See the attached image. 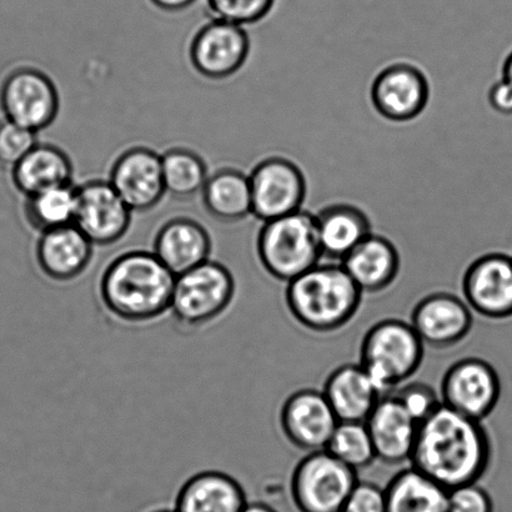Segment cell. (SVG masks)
Here are the masks:
<instances>
[{
	"label": "cell",
	"mask_w": 512,
	"mask_h": 512,
	"mask_svg": "<svg viewBox=\"0 0 512 512\" xmlns=\"http://www.w3.org/2000/svg\"><path fill=\"white\" fill-rule=\"evenodd\" d=\"M153 253L175 276L182 275L210 259L212 238L195 220L175 218L158 230Z\"/></svg>",
	"instance_id": "20"
},
{
	"label": "cell",
	"mask_w": 512,
	"mask_h": 512,
	"mask_svg": "<svg viewBox=\"0 0 512 512\" xmlns=\"http://www.w3.org/2000/svg\"><path fill=\"white\" fill-rule=\"evenodd\" d=\"M93 249V243L75 225H68L40 234L35 259L48 279L68 283L88 269Z\"/></svg>",
	"instance_id": "19"
},
{
	"label": "cell",
	"mask_w": 512,
	"mask_h": 512,
	"mask_svg": "<svg viewBox=\"0 0 512 512\" xmlns=\"http://www.w3.org/2000/svg\"><path fill=\"white\" fill-rule=\"evenodd\" d=\"M37 144V133L3 119L0 122V169L12 170Z\"/></svg>",
	"instance_id": "32"
},
{
	"label": "cell",
	"mask_w": 512,
	"mask_h": 512,
	"mask_svg": "<svg viewBox=\"0 0 512 512\" xmlns=\"http://www.w3.org/2000/svg\"><path fill=\"white\" fill-rule=\"evenodd\" d=\"M279 424L289 444L308 454L326 449L339 420L323 391L300 389L284 400Z\"/></svg>",
	"instance_id": "14"
},
{
	"label": "cell",
	"mask_w": 512,
	"mask_h": 512,
	"mask_svg": "<svg viewBox=\"0 0 512 512\" xmlns=\"http://www.w3.org/2000/svg\"><path fill=\"white\" fill-rule=\"evenodd\" d=\"M165 193L179 200L202 193L209 178L204 159L193 150L173 148L162 154Z\"/></svg>",
	"instance_id": "29"
},
{
	"label": "cell",
	"mask_w": 512,
	"mask_h": 512,
	"mask_svg": "<svg viewBox=\"0 0 512 512\" xmlns=\"http://www.w3.org/2000/svg\"><path fill=\"white\" fill-rule=\"evenodd\" d=\"M200 194L207 213L220 223H238L252 214L249 175L238 169L210 174Z\"/></svg>",
	"instance_id": "26"
},
{
	"label": "cell",
	"mask_w": 512,
	"mask_h": 512,
	"mask_svg": "<svg viewBox=\"0 0 512 512\" xmlns=\"http://www.w3.org/2000/svg\"><path fill=\"white\" fill-rule=\"evenodd\" d=\"M489 104L491 108L503 115H512V84L508 80L500 79L489 90Z\"/></svg>",
	"instance_id": "36"
},
{
	"label": "cell",
	"mask_w": 512,
	"mask_h": 512,
	"mask_svg": "<svg viewBox=\"0 0 512 512\" xmlns=\"http://www.w3.org/2000/svg\"><path fill=\"white\" fill-rule=\"evenodd\" d=\"M358 473L326 450L308 453L290 476V498L298 512H343Z\"/></svg>",
	"instance_id": "7"
},
{
	"label": "cell",
	"mask_w": 512,
	"mask_h": 512,
	"mask_svg": "<svg viewBox=\"0 0 512 512\" xmlns=\"http://www.w3.org/2000/svg\"><path fill=\"white\" fill-rule=\"evenodd\" d=\"M60 98L57 87L37 68L20 67L5 75L0 84V109L4 119L34 133L55 122Z\"/></svg>",
	"instance_id": "8"
},
{
	"label": "cell",
	"mask_w": 512,
	"mask_h": 512,
	"mask_svg": "<svg viewBox=\"0 0 512 512\" xmlns=\"http://www.w3.org/2000/svg\"><path fill=\"white\" fill-rule=\"evenodd\" d=\"M409 323L425 346L445 350L468 338L473 330L474 313L460 296L436 291L418 301Z\"/></svg>",
	"instance_id": "16"
},
{
	"label": "cell",
	"mask_w": 512,
	"mask_h": 512,
	"mask_svg": "<svg viewBox=\"0 0 512 512\" xmlns=\"http://www.w3.org/2000/svg\"><path fill=\"white\" fill-rule=\"evenodd\" d=\"M256 253L266 273L286 284L314 268L323 259L315 215L300 209L264 222Z\"/></svg>",
	"instance_id": "5"
},
{
	"label": "cell",
	"mask_w": 512,
	"mask_h": 512,
	"mask_svg": "<svg viewBox=\"0 0 512 512\" xmlns=\"http://www.w3.org/2000/svg\"><path fill=\"white\" fill-rule=\"evenodd\" d=\"M363 294H379L400 273V254L391 240L371 233L341 261Z\"/></svg>",
	"instance_id": "21"
},
{
	"label": "cell",
	"mask_w": 512,
	"mask_h": 512,
	"mask_svg": "<svg viewBox=\"0 0 512 512\" xmlns=\"http://www.w3.org/2000/svg\"><path fill=\"white\" fill-rule=\"evenodd\" d=\"M248 505L243 486L222 471H203L185 481L174 512H243Z\"/></svg>",
	"instance_id": "23"
},
{
	"label": "cell",
	"mask_w": 512,
	"mask_h": 512,
	"mask_svg": "<svg viewBox=\"0 0 512 512\" xmlns=\"http://www.w3.org/2000/svg\"><path fill=\"white\" fill-rule=\"evenodd\" d=\"M74 225L93 245L108 247L119 242L132 224V210L108 180H89L77 187Z\"/></svg>",
	"instance_id": "12"
},
{
	"label": "cell",
	"mask_w": 512,
	"mask_h": 512,
	"mask_svg": "<svg viewBox=\"0 0 512 512\" xmlns=\"http://www.w3.org/2000/svg\"><path fill=\"white\" fill-rule=\"evenodd\" d=\"M10 173L14 187L29 197L45 189L72 183L73 164L63 149L38 143Z\"/></svg>",
	"instance_id": "25"
},
{
	"label": "cell",
	"mask_w": 512,
	"mask_h": 512,
	"mask_svg": "<svg viewBox=\"0 0 512 512\" xmlns=\"http://www.w3.org/2000/svg\"><path fill=\"white\" fill-rule=\"evenodd\" d=\"M343 512H386L385 489L371 481H358Z\"/></svg>",
	"instance_id": "35"
},
{
	"label": "cell",
	"mask_w": 512,
	"mask_h": 512,
	"mask_svg": "<svg viewBox=\"0 0 512 512\" xmlns=\"http://www.w3.org/2000/svg\"><path fill=\"white\" fill-rule=\"evenodd\" d=\"M78 190L73 183L29 195L24 203L28 224L40 234L74 225Z\"/></svg>",
	"instance_id": "28"
},
{
	"label": "cell",
	"mask_w": 512,
	"mask_h": 512,
	"mask_svg": "<svg viewBox=\"0 0 512 512\" xmlns=\"http://www.w3.org/2000/svg\"><path fill=\"white\" fill-rule=\"evenodd\" d=\"M249 183L252 214L263 223L303 209L308 185L293 160L280 155L261 160L250 173Z\"/></svg>",
	"instance_id": "10"
},
{
	"label": "cell",
	"mask_w": 512,
	"mask_h": 512,
	"mask_svg": "<svg viewBox=\"0 0 512 512\" xmlns=\"http://www.w3.org/2000/svg\"><path fill=\"white\" fill-rule=\"evenodd\" d=\"M503 78L512 84V52L505 59L503 67Z\"/></svg>",
	"instance_id": "39"
},
{
	"label": "cell",
	"mask_w": 512,
	"mask_h": 512,
	"mask_svg": "<svg viewBox=\"0 0 512 512\" xmlns=\"http://www.w3.org/2000/svg\"><path fill=\"white\" fill-rule=\"evenodd\" d=\"M150 3L164 12H182L197 2V0H149Z\"/></svg>",
	"instance_id": "37"
},
{
	"label": "cell",
	"mask_w": 512,
	"mask_h": 512,
	"mask_svg": "<svg viewBox=\"0 0 512 512\" xmlns=\"http://www.w3.org/2000/svg\"><path fill=\"white\" fill-rule=\"evenodd\" d=\"M448 512H494L493 499L479 483L449 491Z\"/></svg>",
	"instance_id": "34"
},
{
	"label": "cell",
	"mask_w": 512,
	"mask_h": 512,
	"mask_svg": "<svg viewBox=\"0 0 512 512\" xmlns=\"http://www.w3.org/2000/svg\"><path fill=\"white\" fill-rule=\"evenodd\" d=\"M370 98L374 109L384 119L408 123L418 118L429 103V80L414 64H389L376 75Z\"/></svg>",
	"instance_id": "13"
},
{
	"label": "cell",
	"mask_w": 512,
	"mask_h": 512,
	"mask_svg": "<svg viewBox=\"0 0 512 512\" xmlns=\"http://www.w3.org/2000/svg\"><path fill=\"white\" fill-rule=\"evenodd\" d=\"M500 396L498 371L488 361L474 356L450 365L441 380V404L480 423L494 413Z\"/></svg>",
	"instance_id": "9"
},
{
	"label": "cell",
	"mask_w": 512,
	"mask_h": 512,
	"mask_svg": "<svg viewBox=\"0 0 512 512\" xmlns=\"http://www.w3.org/2000/svg\"><path fill=\"white\" fill-rule=\"evenodd\" d=\"M363 293L340 263L318 264L286 284L285 304L304 329L330 334L355 318Z\"/></svg>",
	"instance_id": "3"
},
{
	"label": "cell",
	"mask_w": 512,
	"mask_h": 512,
	"mask_svg": "<svg viewBox=\"0 0 512 512\" xmlns=\"http://www.w3.org/2000/svg\"><path fill=\"white\" fill-rule=\"evenodd\" d=\"M275 0H207L213 19L237 25L255 24L274 7Z\"/></svg>",
	"instance_id": "31"
},
{
	"label": "cell",
	"mask_w": 512,
	"mask_h": 512,
	"mask_svg": "<svg viewBox=\"0 0 512 512\" xmlns=\"http://www.w3.org/2000/svg\"><path fill=\"white\" fill-rule=\"evenodd\" d=\"M154 512H174V510H173V511H168V510H159V511H154Z\"/></svg>",
	"instance_id": "40"
},
{
	"label": "cell",
	"mask_w": 512,
	"mask_h": 512,
	"mask_svg": "<svg viewBox=\"0 0 512 512\" xmlns=\"http://www.w3.org/2000/svg\"><path fill=\"white\" fill-rule=\"evenodd\" d=\"M461 290L474 314L489 320L512 318V256H479L466 268Z\"/></svg>",
	"instance_id": "11"
},
{
	"label": "cell",
	"mask_w": 512,
	"mask_h": 512,
	"mask_svg": "<svg viewBox=\"0 0 512 512\" xmlns=\"http://www.w3.org/2000/svg\"><path fill=\"white\" fill-rule=\"evenodd\" d=\"M336 418L344 423H365L381 395L360 364L336 368L323 390Z\"/></svg>",
	"instance_id": "22"
},
{
	"label": "cell",
	"mask_w": 512,
	"mask_h": 512,
	"mask_svg": "<svg viewBox=\"0 0 512 512\" xmlns=\"http://www.w3.org/2000/svg\"><path fill=\"white\" fill-rule=\"evenodd\" d=\"M493 461V443L483 423L443 404L419 424L410 465L446 490L476 484Z\"/></svg>",
	"instance_id": "1"
},
{
	"label": "cell",
	"mask_w": 512,
	"mask_h": 512,
	"mask_svg": "<svg viewBox=\"0 0 512 512\" xmlns=\"http://www.w3.org/2000/svg\"><path fill=\"white\" fill-rule=\"evenodd\" d=\"M316 230L323 258L343 261L373 232L368 215L355 205H328L315 215Z\"/></svg>",
	"instance_id": "24"
},
{
	"label": "cell",
	"mask_w": 512,
	"mask_h": 512,
	"mask_svg": "<svg viewBox=\"0 0 512 512\" xmlns=\"http://www.w3.org/2000/svg\"><path fill=\"white\" fill-rule=\"evenodd\" d=\"M325 450L356 473L376 461L373 441L365 423L339 421Z\"/></svg>",
	"instance_id": "30"
},
{
	"label": "cell",
	"mask_w": 512,
	"mask_h": 512,
	"mask_svg": "<svg viewBox=\"0 0 512 512\" xmlns=\"http://www.w3.org/2000/svg\"><path fill=\"white\" fill-rule=\"evenodd\" d=\"M235 291L237 284L232 271L209 259L177 276L170 313L183 328H203L229 309Z\"/></svg>",
	"instance_id": "6"
},
{
	"label": "cell",
	"mask_w": 512,
	"mask_h": 512,
	"mask_svg": "<svg viewBox=\"0 0 512 512\" xmlns=\"http://www.w3.org/2000/svg\"><path fill=\"white\" fill-rule=\"evenodd\" d=\"M108 182L134 213H147L165 193L162 155L147 147H133L119 155Z\"/></svg>",
	"instance_id": "17"
},
{
	"label": "cell",
	"mask_w": 512,
	"mask_h": 512,
	"mask_svg": "<svg viewBox=\"0 0 512 512\" xmlns=\"http://www.w3.org/2000/svg\"><path fill=\"white\" fill-rule=\"evenodd\" d=\"M425 345L404 320L383 319L370 326L360 345V366L381 396L393 393L418 373Z\"/></svg>",
	"instance_id": "4"
},
{
	"label": "cell",
	"mask_w": 512,
	"mask_h": 512,
	"mask_svg": "<svg viewBox=\"0 0 512 512\" xmlns=\"http://www.w3.org/2000/svg\"><path fill=\"white\" fill-rule=\"evenodd\" d=\"M249 52V35L242 25L213 19L194 35L189 58L204 78L222 80L243 68Z\"/></svg>",
	"instance_id": "15"
},
{
	"label": "cell",
	"mask_w": 512,
	"mask_h": 512,
	"mask_svg": "<svg viewBox=\"0 0 512 512\" xmlns=\"http://www.w3.org/2000/svg\"><path fill=\"white\" fill-rule=\"evenodd\" d=\"M243 512H278L276 511L273 506H270L265 503H260V501H256V503H248L247 506H245V509Z\"/></svg>",
	"instance_id": "38"
},
{
	"label": "cell",
	"mask_w": 512,
	"mask_h": 512,
	"mask_svg": "<svg viewBox=\"0 0 512 512\" xmlns=\"http://www.w3.org/2000/svg\"><path fill=\"white\" fill-rule=\"evenodd\" d=\"M365 425L373 441L376 460L388 466L410 463L419 424L394 394L381 396Z\"/></svg>",
	"instance_id": "18"
},
{
	"label": "cell",
	"mask_w": 512,
	"mask_h": 512,
	"mask_svg": "<svg viewBox=\"0 0 512 512\" xmlns=\"http://www.w3.org/2000/svg\"><path fill=\"white\" fill-rule=\"evenodd\" d=\"M175 279L177 276L153 252L132 250L105 268L99 295L115 318L125 323H148L170 311Z\"/></svg>",
	"instance_id": "2"
},
{
	"label": "cell",
	"mask_w": 512,
	"mask_h": 512,
	"mask_svg": "<svg viewBox=\"0 0 512 512\" xmlns=\"http://www.w3.org/2000/svg\"><path fill=\"white\" fill-rule=\"evenodd\" d=\"M416 423H423L441 405L440 395L429 384L410 383L394 394Z\"/></svg>",
	"instance_id": "33"
},
{
	"label": "cell",
	"mask_w": 512,
	"mask_h": 512,
	"mask_svg": "<svg viewBox=\"0 0 512 512\" xmlns=\"http://www.w3.org/2000/svg\"><path fill=\"white\" fill-rule=\"evenodd\" d=\"M385 496L386 512H448L449 490L411 465L393 476Z\"/></svg>",
	"instance_id": "27"
}]
</instances>
